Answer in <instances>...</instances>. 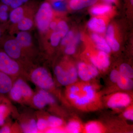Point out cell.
<instances>
[{"label": "cell", "mask_w": 133, "mask_h": 133, "mask_svg": "<svg viewBox=\"0 0 133 133\" xmlns=\"http://www.w3.org/2000/svg\"><path fill=\"white\" fill-rule=\"evenodd\" d=\"M24 16V9L22 6L12 9L9 14V19L13 24H17Z\"/></svg>", "instance_id": "e0dca14e"}, {"label": "cell", "mask_w": 133, "mask_h": 133, "mask_svg": "<svg viewBox=\"0 0 133 133\" xmlns=\"http://www.w3.org/2000/svg\"><path fill=\"white\" fill-rule=\"evenodd\" d=\"M56 31L59 33L62 38H63L69 31V26L66 22L60 21L57 23Z\"/></svg>", "instance_id": "f1b7e54d"}, {"label": "cell", "mask_w": 133, "mask_h": 133, "mask_svg": "<svg viewBox=\"0 0 133 133\" xmlns=\"http://www.w3.org/2000/svg\"><path fill=\"white\" fill-rule=\"evenodd\" d=\"M64 131L62 130L59 128H50L48 129L46 131L47 133H63L64 132Z\"/></svg>", "instance_id": "74e56055"}, {"label": "cell", "mask_w": 133, "mask_h": 133, "mask_svg": "<svg viewBox=\"0 0 133 133\" xmlns=\"http://www.w3.org/2000/svg\"><path fill=\"white\" fill-rule=\"evenodd\" d=\"M9 93L10 97L15 101L19 102L23 98L22 88L16 81L13 84Z\"/></svg>", "instance_id": "ac0fdd59"}, {"label": "cell", "mask_w": 133, "mask_h": 133, "mask_svg": "<svg viewBox=\"0 0 133 133\" xmlns=\"http://www.w3.org/2000/svg\"><path fill=\"white\" fill-rule=\"evenodd\" d=\"M62 38L61 36L57 31H54L51 34L50 37L51 44L53 47H56L60 42Z\"/></svg>", "instance_id": "f546056e"}, {"label": "cell", "mask_w": 133, "mask_h": 133, "mask_svg": "<svg viewBox=\"0 0 133 133\" xmlns=\"http://www.w3.org/2000/svg\"><path fill=\"white\" fill-rule=\"evenodd\" d=\"M53 15L52 7L48 2L42 3L36 14V25L39 31L44 33L49 29V24L52 21Z\"/></svg>", "instance_id": "7a4b0ae2"}, {"label": "cell", "mask_w": 133, "mask_h": 133, "mask_svg": "<svg viewBox=\"0 0 133 133\" xmlns=\"http://www.w3.org/2000/svg\"><path fill=\"white\" fill-rule=\"evenodd\" d=\"M74 33L72 31H69L67 34L63 37L61 41V44L63 46H66L70 43L71 42L74 37Z\"/></svg>", "instance_id": "1f68e13d"}, {"label": "cell", "mask_w": 133, "mask_h": 133, "mask_svg": "<svg viewBox=\"0 0 133 133\" xmlns=\"http://www.w3.org/2000/svg\"><path fill=\"white\" fill-rule=\"evenodd\" d=\"M114 29L113 26L109 25L108 27L106 33V41L111 50L115 51L119 50L120 45L114 37Z\"/></svg>", "instance_id": "4fadbf2b"}, {"label": "cell", "mask_w": 133, "mask_h": 133, "mask_svg": "<svg viewBox=\"0 0 133 133\" xmlns=\"http://www.w3.org/2000/svg\"><path fill=\"white\" fill-rule=\"evenodd\" d=\"M37 127L38 131H44L49 127L47 120L42 118L38 119L37 122Z\"/></svg>", "instance_id": "d6a6232c"}, {"label": "cell", "mask_w": 133, "mask_h": 133, "mask_svg": "<svg viewBox=\"0 0 133 133\" xmlns=\"http://www.w3.org/2000/svg\"><path fill=\"white\" fill-rule=\"evenodd\" d=\"M16 81L22 88L23 98L28 99L30 98L33 95V91L29 86L22 79H18Z\"/></svg>", "instance_id": "44dd1931"}, {"label": "cell", "mask_w": 133, "mask_h": 133, "mask_svg": "<svg viewBox=\"0 0 133 133\" xmlns=\"http://www.w3.org/2000/svg\"><path fill=\"white\" fill-rule=\"evenodd\" d=\"M33 101L36 107L42 109L47 105L55 103V100L50 94L47 91L42 89L34 95Z\"/></svg>", "instance_id": "9c48e42d"}, {"label": "cell", "mask_w": 133, "mask_h": 133, "mask_svg": "<svg viewBox=\"0 0 133 133\" xmlns=\"http://www.w3.org/2000/svg\"><path fill=\"white\" fill-rule=\"evenodd\" d=\"M77 72L79 77L84 81H90L98 74V69L93 65L87 64L83 62L78 64Z\"/></svg>", "instance_id": "ba28073f"}, {"label": "cell", "mask_w": 133, "mask_h": 133, "mask_svg": "<svg viewBox=\"0 0 133 133\" xmlns=\"http://www.w3.org/2000/svg\"><path fill=\"white\" fill-rule=\"evenodd\" d=\"M8 111L6 105H0V126L3 125L5 123V118Z\"/></svg>", "instance_id": "4dcf8cb0"}, {"label": "cell", "mask_w": 133, "mask_h": 133, "mask_svg": "<svg viewBox=\"0 0 133 133\" xmlns=\"http://www.w3.org/2000/svg\"><path fill=\"white\" fill-rule=\"evenodd\" d=\"M131 102L130 96L125 93L118 92L112 95L108 99L107 105L110 108H121L128 106Z\"/></svg>", "instance_id": "52a82bcc"}, {"label": "cell", "mask_w": 133, "mask_h": 133, "mask_svg": "<svg viewBox=\"0 0 133 133\" xmlns=\"http://www.w3.org/2000/svg\"><path fill=\"white\" fill-rule=\"evenodd\" d=\"M21 1L24 4V3L25 4V3H26L28 2L30 0H21Z\"/></svg>", "instance_id": "7bdbcfd3"}, {"label": "cell", "mask_w": 133, "mask_h": 133, "mask_svg": "<svg viewBox=\"0 0 133 133\" xmlns=\"http://www.w3.org/2000/svg\"><path fill=\"white\" fill-rule=\"evenodd\" d=\"M76 44L73 41L69 44L65 46V52L67 55H72L76 51Z\"/></svg>", "instance_id": "836d02e7"}, {"label": "cell", "mask_w": 133, "mask_h": 133, "mask_svg": "<svg viewBox=\"0 0 133 133\" xmlns=\"http://www.w3.org/2000/svg\"><path fill=\"white\" fill-rule=\"evenodd\" d=\"M121 75L123 77L132 79L133 77V71L132 67L127 64H122L119 68Z\"/></svg>", "instance_id": "cb8c5ba5"}, {"label": "cell", "mask_w": 133, "mask_h": 133, "mask_svg": "<svg viewBox=\"0 0 133 133\" xmlns=\"http://www.w3.org/2000/svg\"><path fill=\"white\" fill-rule=\"evenodd\" d=\"M119 88L124 90H130L133 88V82L132 79L121 76L116 83Z\"/></svg>", "instance_id": "603a6c76"}, {"label": "cell", "mask_w": 133, "mask_h": 133, "mask_svg": "<svg viewBox=\"0 0 133 133\" xmlns=\"http://www.w3.org/2000/svg\"><path fill=\"white\" fill-rule=\"evenodd\" d=\"M9 7L0 2V22H7L9 18L8 10Z\"/></svg>", "instance_id": "484cf974"}, {"label": "cell", "mask_w": 133, "mask_h": 133, "mask_svg": "<svg viewBox=\"0 0 133 133\" xmlns=\"http://www.w3.org/2000/svg\"><path fill=\"white\" fill-rule=\"evenodd\" d=\"M30 79L34 84L41 89L48 90L52 89L54 82L48 70L43 67H37L30 74Z\"/></svg>", "instance_id": "3957f363"}, {"label": "cell", "mask_w": 133, "mask_h": 133, "mask_svg": "<svg viewBox=\"0 0 133 133\" xmlns=\"http://www.w3.org/2000/svg\"><path fill=\"white\" fill-rule=\"evenodd\" d=\"M15 38L22 49L30 47L32 43L31 35L27 31H19Z\"/></svg>", "instance_id": "5bb4252c"}, {"label": "cell", "mask_w": 133, "mask_h": 133, "mask_svg": "<svg viewBox=\"0 0 133 133\" xmlns=\"http://www.w3.org/2000/svg\"><path fill=\"white\" fill-rule=\"evenodd\" d=\"M17 24V29L20 31H28L33 27V22L30 17L24 16Z\"/></svg>", "instance_id": "d6986e66"}, {"label": "cell", "mask_w": 133, "mask_h": 133, "mask_svg": "<svg viewBox=\"0 0 133 133\" xmlns=\"http://www.w3.org/2000/svg\"><path fill=\"white\" fill-rule=\"evenodd\" d=\"M11 129L9 126H3L0 129V133H9L11 132Z\"/></svg>", "instance_id": "f35d334b"}, {"label": "cell", "mask_w": 133, "mask_h": 133, "mask_svg": "<svg viewBox=\"0 0 133 133\" xmlns=\"http://www.w3.org/2000/svg\"><path fill=\"white\" fill-rule=\"evenodd\" d=\"M124 117L126 119L129 120H133V111L132 109H128L124 112Z\"/></svg>", "instance_id": "8d00e7d4"}, {"label": "cell", "mask_w": 133, "mask_h": 133, "mask_svg": "<svg viewBox=\"0 0 133 133\" xmlns=\"http://www.w3.org/2000/svg\"><path fill=\"white\" fill-rule=\"evenodd\" d=\"M91 37L93 41L96 44L97 48L100 50L107 53L111 52V50L105 39L95 33L93 34L92 35Z\"/></svg>", "instance_id": "2e32d148"}, {"label": "cell", "mask_w": 133, "mask_h": 133, "mask_svg": "<svg viewBox=\"0 0 133 133\" xmlns=\"http://www.w3.org/2000/svg\"><path fill=\"white\" fill-rule=\"evenodd\" d=\"M54 1H62V0H52Z\"/></svg>", "instance_id": "f6af8a7d"}, {"label": "cell", "mask_w": 133, "mask_h": 133, "mask_svg": "<svg viewBox=\"0 0 133 133\" xmlns=\"http://www.w3.org/2000/svg\"><path fill=\"white\" fill-rule=\"evenodd\" d=\"M22 130L24 133H37V121L34 119H31L28 122L23 123L21 125Z\"/></svg>", "instance_id": "ffe728a7"}, {"label": "cell", "mask_w": 133, "mask_h": 133, "mask_svg": "<svg viewBox=\"0 0 133 133\" xmlns=\"http://www.w3.org/2000/svg\"><path fill=\"white\" fill-rule=\"evenodd\" d=\"M13 85L11 76L0 71V94H5L9 92Z\"/></svg>", "instance_id": "8fae6325"}, {"label": "cell", "mask_w": 133, "mask_h": 133, "mask_svg": "<svg viewBox=\"0 0 133 133\" xmlns=\"http://www.w3.org/2000/svg\"><path fill=\"white\" fill-rule=\"evenodd\" d=\"M3 29L2 27L0 26V41L2 38Z\"/></svg>", "instance_id": "b9f144b4"}, {"label": "cell", "mask_w": 133, "mask_h": 133, "mask_svg": "<svg viewBox=\"0 0 133 133\" xmlns=\"http://www.w3.org/2000/svg\"><path fill=\"white\" fill-rule=\"evenodd\" d=\"M85 130L88 133H99L102 132V129L99 123L91 122L86 125Z\"/></svg>", "instance_id": "d4e9b609"}, {"label": "cell", "mask_w": 133, "mask_h": 133, "mask_svg": "<svg viewBox=\"0 0 133 133\" xmlns=\"http://www.w3.org/2000/svg\"><path fill=\"white\" fill-rule=\"evenodd\" d=\"M121 76V75L119 71L116 70H113L110 73V79L113 83H116L120 77Z\"/></svg>", "instance_id": "d590c367"}, {"label": "cell", "mask_w": 133, "mask_h": 133, "mask_svg": "<svg viewBox=\"0 0 133 133\" xmlns=\"http://www.w3.org/2000/svg\"><path fill=\"white\" fill-rule=\"evenodd\" d=\"M54 9L58 11H63L65 9V6L62 1H55L52 5Z\"/></svg>", "instance_id": "e575fe53"}, {"label": "cell", "mask_w": 133, "mask_h": 133, "mask_svg": "<svg viewBox=\"0 0 133 133\" xmlns=\"http://www.w3.org/2000/svg\"><path fill=\"white\" fill-rule=\"evenodd\" d=\"M88 28L98 33H103L106 29L105 23L103 19L94 17L91 19L88 23Z\"/></svg>", "instance_id": "7c38bea8"}, {"label": "cell", "mask_w": 133, "mask_h": 133, "mask_svg": "<svg viewBox=\"0 0 133 133\" xmlns=\"http://www.w3.org/2000/svg\"><path fill=\"white\" fill-rule=\"evenodd\" d=\"M111 8V6L108 4L96 5L91 9V12L95 15H100L109 12Z\"/></svg>", "instance_id": "7402d4cb"}, {"label": "cell", "mask_w": 133, "mask_h": 133, "mask_svg": "<svg viewBox=\"0 0 133 133\" xmlns=\"http://www.w3.org/2000/svg\"><path fill=\"white\" fill-rule=\"evenodd\" d=\"M66 129L69 132L79 133L81 130V125L78 121L75 120L71 121L67 124Z\"/></svg>", "instance_id": "83f0119b"}, {"label": "cell", "mask_w": 133, "mask_h": 133, "mask_svg": "<svg viewBox=\"0 0 133 133\" xmlns=\"http://www.w3.org/2000/svg\"><path fill=\"white\" fill-rule=\"evenodd\" d=\"M92 64L97 69L104 70L107 69L110 64L109 56L104 51H99L97 55L91 58Z\"/></svg>", "instance_id": "30bf717a"}, {"label": "cell", "mask_w": 133, "mask_h": 133, "mask_svg": "<svg viewBox=\"0 0 133 133\" xmlns=\"http://www.w3.org/2000/svg\"><path fill=\"white\" fill-rule=\"evenodd\" d=\"M69 98L78 106H84L92 102L96 97L95 90L90 85H73L68 91Z\"/></svg>", "instance_id": "6da1fadb"}, {"label": "cell", "mask_w": 133, "mask_h": 133, "mask_svg": "<svg viewBox=\"0 0 133 133\" xmlns=\"http://www.w3.org/2000/svg\"><path fill=\"white\" fill-rule=\"evenodd\" d=\"M98 0H70V8L74 10H78L94 5Z\"/></svg>", "instance_id": "9a60e30c"}, {"label": "cell", "mask_w": 133, "mask_h": 133, "mask_svg": "<svg viewBox=\"0 0 133 133\" xmlns=\"http://www.w3.org/2000/svg\"><path fill=\"white\" fill-rule=\"evenodd\" d=\"M21 69L18 62L0 48V71L10 76H15L19 74Z\"/></svg>", "instance_id": "5b68a950"}, {"label": "cell", "mask_w": 133, "mask_h": 133, "mask_svg": "<svg viewBox=\"0 0 133 133\" xmlns=\"http://www.w3.org/2000/svg\"><path fill=\"white\" fill-rule=\"evenodd\" d=\"M57 23L56 22L51 21L49 24V28L52 30L56 31Z\"/></svg>", "instance_id": "ab89813d"}, {"label": "cell", "mask_w": 133, "mask_h": 133, "mask_svg": "<svg viewBox=\"0 0 133 133\" xmlns=\"http://www.w3.org/2000/svg\"><path fill=\"white\" fill-rule=\"evenodd\" d=\"M131 3L132 5H133V0H131Z\"/></svg>", "instance_id": "ee69618b"}, {"label": "cell", "mask_w": 133, "mask_h": 133, "mask_svg": "<svg viewBox=\"0 0 133 133\" xmlns=\"http://www.w3.org/2000/svg\"><path fill=\"white\" fill-rule=\"evenodd\" d=\"M2 49L9 56L16 60L22 56V49L16 40L15 38H10L4 41L1 39Z\"/></svg>", "instance_id": "8992f818"}, {"label": "cell", "mask_w": 133, "mask_h": 133, "mask_svg": "<svg viewBox=\"0 0 133 133\" xmlns=\"http://www.w3.org/2000/svg\"><path fill=\"white\" fill-rule=\"evenodd\" d=\"M103 1L106 3L110 4V3H114L115 2L116 0H103Z\"/></svg>", "instance_id": "60d3db41"}, {"label": "cell", "mask_w": 133, "mask_h": 133, "mask_svg": "<svg viewBox=\"0 0 133 133\" xmlns=\"http://www.w3.org/2000/svg\"><path fill=\"white\" fill-rule=\"evenodd\" d=\"M47 121L48 122V127L50 128L60 127L63 123V122L62 119L53 116H49Z\"/></svg>", "instance_id": "4316f807"}, {"label": "cell", "mask_w": 133, "mask_h": 133, "mask_svg": "<svg viewBox=\"0 0 133 133\" xmlns=\"http://www.w3.org/2000/svg\"><path fill=\"white\" fill-rule=\"evenodd\" d=\"M54 71L58 81L63 85L74 84L78 77L77 70L74 66L65 69L61 65H58L55 67Z\"/></svg>", "instance_id": "277c9868"}]
</instances>
